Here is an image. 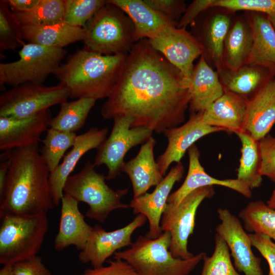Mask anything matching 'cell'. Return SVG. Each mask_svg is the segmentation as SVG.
Masks as SVG:
<instances>
[{"label": "cell", "instance_id": "26", "mask_svg": "<svg viewBox=\"0 0 275 275\" xmlns=\"http://www.w3.org/2000/svg\"><path fill=\"white\" fill-rule=\"evenodd\" d=\"M120 8L130 19L134 28L136 42L155 37L168 28L176 26L173 22L145 3L144 0H108Z\"/></svg>", "mask_w": 275, "mask_h": 275}, {"label": "cell", "instance_id": "34", "mask_svg": "<svg viewBox=\"0 0 275 275\" xmlns=\"http://www.w3.org/2000/svg\"><path fill=\"white\" fill-rule=\"evenodd\" d=\"M65 0H40L32 10L25 12H12L21 26L52 24L64 20Z\"/></svg>", "mask_w": 275, "mask_h": 275}, {"label": "cell", "instance_id": "49", "mask_svg": "<svg viewBox=\"0 0 275 275\" xmlns=\"http://www.w3.org/2000/svg\"><path fill=\"white\" fill-rule=\"evenodd\" d=\"M267 204L271 208L275 209V187L270 197L267 202Z\"/></svg>", "mask_w": 275, "mask_h": 275}, {"label": "cell", "instance_id": "28", "mask_svg": "<svg viewBox=\"0 0 275 275\" xmlns=\"http://www.w3.org/2000/svg\"><path fill=\"white\" fill-rule=\"evenodd\" d=\"M247 101L233 93L223 94L202 112L204 123L235 133L242 130Z\"/></svg>", "mask_w": 275, "mask_h": 275}, {"label": "cell", "instance_id": "3", "mask_svg": "<svg viewBox=\"0 0 275 275\" xmlns=\"http://www.w3.org/2000/svg\"><path fill=\"white\" fill-rule=\"evenodd\" d=\"M127 54L104 55L84 47L69 56L53 72L72 99L107 98L115 87Z\"/></svg>", "mask_w": 275, "mask_h": 275}, {"label": "cell", "instance_id": "43", "mask_svg": "<svg viewBox=\"0 0 275 275\" xmlns=\"http://www.w3.org/2000/svg\"><path fill=\"white\" fill-rule=\"evenodd\" d=\"M107 261L108 265L86 269L82 275H139L126 261L114 259Z\"/></svg>", "mask_w": 275, "mask_h": 275}, {"label": "cell", "instance_id": "37", "mask_svg": "<svg viewBox=\"0 0 275 275\" xmlns=\"http://www.w3.org/2000/svg\"><path fill=\"white\" fill-rule=\"evenodd\" d=\"M21 26L14 19L6 0L0 1V51L23 46Z\"/></svg>", "mask_w": 275, "mask_h": 275}, {"label": "cell", "instance_id": "36", "mask_svg": "<svg viewBox=\"0 0 275 275\" xmlns=\"http://www.w3.org/2000/svg\"><path fill=\"white\" fill-rule=\"evenodd\" d=\"M215 246L210 257L205 254L201 275H240L233 265L229 249L224 239L215 233Z\"/></svg>", "mask_w": 275, "mask_h": 275}, {"label": "cell", "instance_id": "21", "mask_svg": "<svg viewBox=\"0 0 275 275\" xmlns=\"http://www.w3.org/2000/svg\"><path fill=\"white\" fill-rule=\"evenodd\" d=\"M275 124V77L246 103L242 130L259 141Z\"/></svg>", "mask_w": 275, "mask_h": 275}, {"label": "cell", "instance_id": "5", "mask_svg": "<svg viewBox=\"0 0 275 275\" xmlns=\"http://www.w3.org/2000/svg\"><path fill=\"white\" fill-rule=\"evenodd\" d=\"M83 28L84 47L102 54H128L136 42L130 19L107 2Z\"/></svg>", "mask_w": 275, "mask_h": 275}, {"label": "cell", "instance_id": "25", "mask_svg": "<svg viewBox=\"0 0 275 275\" xmlns=\"http://www.w3.org/2000/svg\"><path fill=\"white\" fill-rule=\"evenodd\" d=\"M252 45L253 32L246 14L235 16L224 43L222 69L233 72L247 64Z\"/></svg>", "mask_w": 275, "mask_h": 275}, {"label": "cell", "instance_id": "29", "mask_svg": "<svg viewBox=\"0 0 275 275\" xmlns=\"http://www.w3.org/2000/svg\"><path fill=\"white\" fill-rule=\"evenodd\" d=\"M253 32V45L247 63L266 67L275 73V30L268 15L244 12Z\"/></svg>", "mask_w": 275, "mask_h": 275}, {"label": "cell", "instance_id": "48", "mask_svg": "<svg viewBox=\"0 0 275 275\" xmlns=\"http://www.w3.org/2000/svg\"><path fill=\"white\" fill-rule=\"evenodd\" d=\"M0 275H14L13 265L6 264L0 270Z\"/></svg>", "mask_w": 275, "mask_h": 275}, {"label": "cell", "instance_id": "7", "mask_svg": "<svg viewBox=\"0 0 275 275\" xmlns=\"http://www.w3.org/2000/svg\"><path fill=\"white\" fill-rule=\"evenodd\" d=\"M95 167L93 163L88 161L79 172L70 175L66 181L64 194L87 204L89 208L86 216L102 223L114 210L129 207L121 202L128 189H112L105 182L106 176L97 172Z\"/></svg>", "mask_w": 275, "mask_h": 275}, {"label": "cell", "instance_id": "41", "mask_svg": "<svg viewBox=\"0 0 275 275\" xmlns=\"http://www.w3.org/2000/svg\"><path fill=\"white\" fill-rule=\"evenodd\" d=\"M149 6L169 20L178 23L187 6L182 0H144Z\"/></svg>", "mask_w": 275, "mask_h": 275}, {"label": "cell", "instance_id": "14", "mask_svg": "<svg viewBox=\"0 0 275 275\" xmlns=\"http://www.w3.org/2000/svg\"><path fill=\"white\" fill-rule=\"evenodd\" d=\"M147 220L145 215L139 214L126 226L114 231H106L100 225L92 227L86 246L78 255L79 260L90 263L92 267L103 266L118 250L132 244V234Z\"/></svg>", "mask_w": 275, "mask_h": 275}, {"label": "cell", "instance_id": "17", "mask_svg": "<svg viewBox=\"0 0 275 275\" xmlns=\"http://www.w3.org/2000/svg\"><path fill=\"white\" fill-rule=\"evenodd\" d=\"M184 168L180 161L171 168L168 174L151 193H146L131 200L129 207L134 214H142L149 222V231L146 236L151 239L158 237L162 233L160 221L174 184L183 177Z\"/></svg>", "mask_w": 275, "mask_h": 275}, {"label": "cell", "instance_id": "50", "mask_svg": "<svg viewBox=\"0 0 275 275\" xmlns=\"http://www.w3.org/2000/svg\"><path fill=\"white\" fill-rule=\"evenodd\" d=\"M269 16V19L275 30V14L274 15H270V16Z\"/></svg>", "mask_w": 275, "mask_h": 275}, {"label": "cell", "instance_id": "18", "mask_svg": "<svg viewBox=\"0 0 275 275\" xmlns=\"http://www.w3.org/2000/svg\"><path fill=\"white\" fill-rule=\"evenodd\" d=\"M49 109L22 118L0 117V149L13 150L38 144L51 119Z\"/></svg>", "mask_w": 275, "mask_h": 275}, {"label": "cell", "instance_id": "46", "mask_svg": "<svg viewBox=\"0 0 275 275\" xmlns=\"http://www.w3.org/2000/svg\"><path fill=\"white\" fill-rule=\"evenodd\" d=\"M10 150L4 151L1 155L0 163V200L2 199L5 190L6 179L10 164Z\"/></svg>", "mask_w": 275, "mask_h": 275}, {"label": "cell", "instance_id": "11", "mask_svg": "<svg viewBox=\"0 0 275 275\" xmlns=\"http://www.w3.org/2000/svg\"><path fill=\"white\" fill-rule=\"evenodd\" d=\"M132 123L131 118L128 117L114 118L108 138L97 149L93 164L95 167L106 166L107 180L115 179L122 172L128 151L152 136V130L145 127H131Z\"/></svg>", "mask_w": 275, "mask_h": 275}, {"label": "cell", "instance_id": "35", "mask_svg": "<svg viewBox=\"0 0 275 275\" xmlns=\"http://www.w3.org/2000/svg\"><path fill=\"white\" fill-rule=\"evenodd\" d=\"M46 131L45 138L42 141L43 146L40 152L51 173L60 164L59 162L66 151L73 147L77 135L75 132L52 128Z\"/></svg>", "mask_w": 275, "mask_h": 275}, {"label": "cell", "instance_id": "30", "mask_svg": "<svg viewBox=\"0 0 275 275\" xmlns=\"http://www.w3.org/2000/svg\"><path fill=\"white\" fill-rule=\"evenodd\" d=\"M24 40L29 43L63 48L70 44L84 40L83 28L70 25L64 20L40 25L21 26Z\"/></svg>", "mask_w": 275, "mask_h": 275}, {"label": "cell", "instance_id": "47", "mask_svg": "<svg viewBox=\"0 0 275 275\" xmlns=\"http://www.w3.org/2000/svg\"><path fill=\"white\" fill-rule=\"evenodd\" d=\"M40 0H7L12 12H25L34 8Z\"/></svg>", "mask_w": 275, "mask_h": 275}, {"label": "cell", "instance_id": "9", "mask_svg": "<svg viewBox=\"0 0 275 275\" xmlns=\"http://www.w3.org/2000/svg\"><path fill=\"white\" fill-rule=\"evenodd\" d=\"M214 194L213 186L201 187L187 195L177 206L167 203L161 216L160 228L162 232L170 234L169 250L174 257L188 259L194 256L188 251L187 243L195 228L196 212L201 203Z\"/></svg>", "mask_w": 275, "mask_h": 275}, {"label": "cell", "instance_id": "16", "mask_svg": "<svg viewBox=\"0 0 275 275\" xmlns=\"http://www.w3.org/2000/svg\"><path fill=\"white\" fill-rule=\"evenodd\" d=\"M225 131L221 128L206 124L202 120V113L192 114L183 125L169 128L163 131L168 140L164 151L160 155L156 162L163 176L173 162H179L186 151L195 143L208 134Z\"/></svg>", "mask_w": 275, "mask_h": 275}, {"label": "cell", "instance_id": "32", "mask_svg": "<svg viewBox=\"0 0 275 275\" xmlns=\"http://www.w3.org/2000/svg\"><path fill=\"white\" fill-rule=\"evenodd\" d=\"M96 100L92 98H80L62 103L59 113L50 120V128L75 132L85 125Z\"/></svg>", "mask_w": 275, "mask_h": 275}, {"label": "cell", "instance_id": "15", "mask_svg": "<svg viewBox=\"0 0 275 275\" xmlns=\"http://www.w3.org/2000/svg\"><path fill=\"white\" fill-rule=\"evenodd\" d=\"M217 213L221 224L215 229L216 233L227 243L236 269L245 275H263L261 259L253 253L249 234L239 219L227 208H218Z\"/></svg>", "mask_w": 275, "mask_h": 275}, {"label": "cell", "instance_id": "19", "mask_svg": "<svg viewBox=\"0 0 275 275\" xmlns=\"http://www.w3.org/2000/svg\"><path fill=\"white\" fill-rule=\"evenodd\" d=\"M108 129L96 127L90 128L83 134L77 135L71 150L64 156L57 168L50 173L49 182L54 206L61 203L66 181L80 159L89 151L98 149L106 139Z\"/></svg>", "mask_w": 275, "mask_h": 275}, {"label": "cell", "instance_id": "13", "mask_svg": "<svg viewBox=\"0 0 275 275\" xmlns=\"http://www.w3.org/2000/svg\"><path fill=\"white\" fill-rule=\"evenodd\" d=\"M148 40L154 49L180 71L186 86L195 66L194 62L203 53L197 39L185 28L172 26Z\"/></svg>", "mask_w": 275, "mask_h": 275}, {"label": "cell", "instance_id": "33", "mask_svg": "<svg viewBox=\"0 0 275 275\" xmlns=\"http://www.w3.org/2000/svg\"><path fill=\"white\" fill-rule=\"evenodd\" d=\"M244 228L252 233L266 235L275 241V209L261 200L249 203L239 213Z\"/></svg>", "mask_w": 275, "mask_h": 275}, {"label": "cell", "instance_id": "31", "mask_svg": "<svg viewBox=\"0 0 275 275\" xmlns=\"http://www.w3.org/2000/svg\"><path fill=\"white\" fill-rule=\"evenodd\" d=\"M241 143V157L237 169V179L246 184L252 190L261 185V164L259 142L246 131L235 133Z\"/></svg>", "mask_w": 275, "mask_h": 275}, {"label": "cell", "instance_id": "10", "mask_svg": "<svg viewBox=\"0 0 275 275\" xmlns=\"http://www.w3.org/2000/svg\"><path fill=\"white\" fill-rule=\"evenodd\" d=\"M69 97L68 90L61 84L47 87L22 84L2 93L0 117L22 118L31 117L61 104Z\"/></svg>", "mask_w": 275, "mask_h": 275}, {"label": "cell", "instance_id": "42", "mask_svg": "<svg viewBox=\"0 0 275 275\" xmlns=\"http://www.w3.org/2000/svg\"><path fill=\"white\" fill-rule=\"evenodd\" d=\"M249 236L252 245L266 260L269 271L268 275H275V242L268 236L256 233H250Z\"/></svg>", "mask_w": 275, "mask_h": 275}, {"label": "cell", "instance_id": "2", "mask_svg": "<svg viewBox=\"0 0 275 275\" xmlns=\"http://www.w3.org/2000/svg\"><path fill=\"white\" fill-rule=\"evenodd\" d=\"M10 164L0 215L47 213L54 206L51 194L49 170L38 144L11 150Z\"/></svg>", "mask_w": 275, "mask_h": 275}, {"label": "cell", "instance_id": "24", "mask_svg": "<svg viewBox=\"0 0 275 275\" xmlns=\"http://www.w3.org/2000/svg\"><path fill=\"white\" fill-rule=\"evenodd\" d=\"M186 86L190 96L189 107L192 114L204 111L224 92L217 72L202 56L194 66Z\"/></svg>", "mask_w": 275, "mask_h": 275}, {"label": "cell", "instance_id": "4", "mask_svg": "<svg viewBox=\"0 0 275 275\" xmlns=\"http://www.w3.org/2000/svg\"><path fill=\"white\" fill-rule=\"evenodd\" d=\"M170 245L167 231L155 239L140 235L128 249L116 252L114 259L126 261L139 275H188L206 254L201 252L188 259L177 258L170 252Z\"/></svg>", "mask_w": 275, "mask_h": 275}, {"label": "cell", "instance_id": "12", "mask_svg": "<svg viewBox=\"0 0 275 275\" xmlns=\"http://www.w3.org/2000/svg\"><path fill=\"white\" fill-rule=\"evenodd\" d=\"M235 12L222 8H211L190 24L191 34L200 44L207 63L218 72L223 67L224 43Z\"/></svg>", "mask_w": 275, "mask_h": 275}, {"label": "cell", "instance_id": "8", "mask_svg": "<svg viewBox=\"0 0 275 275\" xmlns=\"http://www.w3.org/2000/svg\"><path fill=\"white\" fill-rule=\"evenodd\" d=\"M67 53L63 48L25 44L19 51L17 61L0 64L1 90L5 89V85L13 87L25 84L43 85Z\"/></svg>", "mask_w": 275, "mask_h": 275}, {"label": "cell", "instance_id": "45", "mask_svg": "<svg viewBox=\"0 0 275 275\" xmlns=\"http://www.w3.org/2000/svg\"><path fill=\"white\" fill-rule=\"evenodd\" d=\"M211 0H194L186 8L185 11L178 22L177 28H186L204 11L211 8Z\"/></svg>", "mask_w": 275, "mask_h": 275}, {"label": "cell", "instance_id": "40", "mask_svg": "<svg viewBox=\"0 0 275 275\" xmlns=\"http://www.w3.org/2000/svg\"><path fill=\"white\" fill-rule=\"evenodd\" d=\"M259 142L261 158L260 174L275 182V137L267 134Z\"/></svg>", "mask_w": 275, "mask_h": 275}, {"label": "cell", "instance_id": "38", "mask_svg": "<svg viewBox=\"0 0 275 275\" xmlns=\"http://www.w3.org/2000/svg\"><path fill=\"white\" fill-rule=\"evenodd\" d=\"M106 3L104 0H65L64 20L73 26L84 28Z\"/></svg>", "mask_w": 275, "mask_h": 275}, {"label": "cell", "instance_id": "20", "mask_svg": "<svg viewBox=\"0 0 275 275\" xmlns=\"http://www.w3.org/2000/svg\"><path fill=\"white\" fill-rule=\"evenodd\" d=\"M189 166L187 176L181 186L171 194L168 203L177 206L189 193L201 187L219 185L231 189L244 197L252 196V190L242 181L236 179H219L207 174L200 161V153L194 144L188 150Z\"/></svg>", "mask_w": 275, "mask_h": 275}, {"label": "cell", "instance_id": "44", "mask_svg": "<svg viewBox=\"0 0 275 275\" xmlns=\"http://www.w3.org/2000/svg\"><path fill=\"white\" fill-rule=\"evenodd\" d=\"M14 275H52L38 255L13 265Z\"/></svg>", "mask_w": 275, "mask_h": 275}, {"label": "cell", "instance_id": "27", "mask_svg": "<svg viewBox=\"0 0 275 275\" xmlns=\"http://www.w3.org/2000/svg\"><path fill=\"white\" fill-rule=\"evenodd\" d=\"M224 90L237 95L247 101L268 82L275 77L269 68L247 63L233 72H217Z\"/></svg>", "mask_w": 275, "mask_h": 275}, {"label": "cell", "instance_id": "39", "mask_svg": "<svg viewBox=\"0 0 275 275\" xmlns=\"http://www.w3.org/2000/svg\"><path fill=\"white\" fill-rule=\"evenodd\" d=\"M211 8H222L234 12H257L275 14V0H211Z\"/></svg>", "mask_w": 275, "mask_h": 275}, {"label": "cell", "instance_id": "23", "mask_svg": "<svg viewBox=\"0 0 275 275\" xmlns=\"http://www.w3.org/2000/svg\"><path fill=\"white\" fill-rule=\"evenodd\" d=\"M155 144V139L151 136L142 144L137 155L123 166L122 172L125 173L130 180L133 198L147 193L163 178L154 158Z\"/></svg>", "mask_w": 275, "mask_h": 275}, {"label": "cell", "instance_id": "22", "mask_svg": "<svg viewBox=\"0 0 275 275\" xmlns=\"http://www.w3.org/2000/svg\"><path fill=\"white\" fill-rule=\"evenodd\" d=\"M78 202L64 194L61 201L59 229L54 240V248L60 252L70 245L78 250L86 246L92 227L85 220L78 208Z\"/></svg>", "mask_w": 275, "mask_h": 275}, {"label": "cell", "instance_id": "1", "mask_svg": "<svg viewBox=\"0 0 275 275\" xmlns=\"http://www.w3.org/2000/svg\"><path fill=\"white\" fill-rule=\"evenodd\" d=\"M190 100L180 71L144 39L127 54L100 113L105 119L129 117L131 127H145L159 133L184 122Z\"/></svg>", "mask_w": 275, "mask_h": 275}, {"label": "cell", "instance_id": "6", "mask_svg": "<svg viewBox=\"0 0 275 275\" xmlns=\"http://www.w3.org/2000/svg\"><path fill=\"white\" fill-rule=\"evenodd\" d=\"M0 218V263L13 265L37 255L48 229L47 213Z\"/></svg>", "mask_w": 275, "mask_h": 275}]
</instances>
